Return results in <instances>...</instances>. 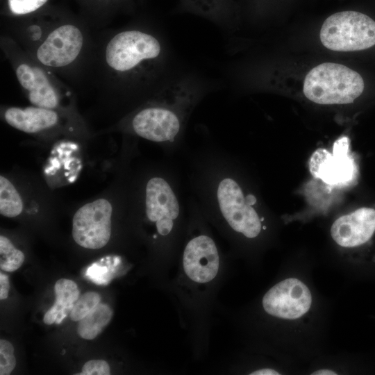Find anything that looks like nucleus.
<instances>
[{
  "label": "nucleus",
  "mask_w": 375,
  "mask_h": 375,
  "mask_svg": "<svg viewBox=\"0 0 375 375\" xmlns=\"http://www.w3.org/2000/svg\"><path fill=\"white\" fill-rule=\"evenodd\" d=\"M349 140L342 137L334 142L333 153L319 149L312 156L310 170L316 178L329 185L349 182L354 173V165L349 156Z\"/></svg>",
  "instance_id": "nucleus-11"
},
{
  "label": "nucleus",
  "mask_w": 375,
  "mask_h": 375,
  "mask_svg": "<svg viewBox=\"0 0 375 375\" xmlns=\"http://www.w3.org/2000/svg\"><path fill=\"white\" fill-rule=\"evenodd\" d=\"M212 192L213 203L233 231L248 238L259 235L264 219L253 206L256 203L253 194H244L238 182L227 174L216 179Z\"/></svg>",
  "instance_id": "nucleus-4"
},
{
  "label": "nucleus",
  "mask_w": 375,
  "mask_h": 375,
  "mask_svg": "<svg viewBox=\"0 0 375 375\" xmlns=\"http://www.w3.org/2000/svg\"><path fill=\"white\" fill-rule=\"evenodd\" d=\"M166 53L164 43L153 32L130 28L109 39L103 60L109 73L127 85L156 75L165 64Z\"/></svg>",
  "instance_id": "nucleus-2"
},
{
  "label": "nucleus",
  "mask_w": 375,
  "mask_h": 375,
  "mask_svg": "<svg viewBox=\"0 0 375 375\" xmlns=\"http://www.w3.org/2000/svg\"><path fill=\"white\" fill-rule=\"evenodd\" d=\"M56 301L45 312L43 322L47 325L59 324L70 314L80 297L77 284L72 280L60 278L54 285Z\"/></svg>",
  "instance_id": "nucleus-16"
},
{
  "label": "nucleus",
  "mask_w": 375,
  "mask_h": 375,
  "mask_svg": "<svg viewBox=\"0 0 375 375\" xmlns=\"http://www.w3.org/2000/svg\"><path fill=\"white\" fill-rule=\"evenodd\" d=\"M101 301L100 295L95 292H88L79 297L70 314V319L79 322L94 310Z\"/></svg>",
  "instance_id": "nucleus-20"
},
{
  "label": "nucleus",
  "mask_w": 375,
  "mask_h": 375,
  "mask_svg": "<svg viewBox=\"0 0 375 375\" xmlns=\"http://www.w3.org/2000/svg\"><path fill=\"white\" fill-rule=\"evenodd\" d=\"M375 233V210L360 208L342 216L331 228L334 241L344 247H356L367 242Z\"/></svg>",
  "instance_id": "nucleus-13"
},
{
  "label": "nucleus",
  "mask_w": 375,
  "mask_h": 375,
  "mask_svg": "<svg viewBox=\"0 0 375 375\" xmlns=\"http://www.w3.org/2000/svg\"><path fill=\"white\" fill-rule=\"evenodd\" d=\"M336 374L337 373H335V372L330 369H319L312 373V375H336Z\"/></svg>",
  "instance_id": "nucleus-26"
},
{
  "label": "nucleus",
  "mask_w": 375,
  "mask_h": 375,
  "mask_svg": "<svg viewBox=\"0 0 375 375\" xmlns=\"http://www.w3.org/2000/svg\"><path fill=\"white\" fill-rule=\"evenodd\" d=\"M47 0H8L12 13L17 15L31 13L42 7Z\"/></svg>",
  "instance_id": "nucleus-22"
},
{
  "label": "nucleus",
  "mask_w": 375,
  "mask_h": 375,
  "mask_svg": "<svg viewBox=\"0 0 375 375\" xmlns=\"http://www.w3.org/2000/svg\"><path fill=\"white\" fill-rule=\"evenodd\" d=\"M25 259L24 253L16 249L9 239L0 236V267L12 272L18 269Z\"/></svg>",
  "instance_id": "nucleus-19"
},
{
  "label": "nucleus",
  "mask_w": 375,
  "mask_h": 375,
  "mask_svg": "<svg viewBox=\"0 0 375 375\" xmlns=\"http://www.w3.org/2000/svg\"><path fill=\"white\" fill-rule=\"evenodd\" d=\"M262 303L265 311L272 316L296 319L309 310L312 297L305 283L297 278H290L269 289Z\"/></svg>",
  "instance_id": "nucleus-10"
},
{
  "label": "nucleus",
  "mask_w": 375,
  "mask_h": 375,
  "mask_svg": "<svg viewBox=\"0 0 375 375\" xmlns=\"http://www.w3.org/2000/svg\"><path fill=\"white\" fill-rule=\"evenodd\" d=\"M145 213L155 224L158 233L167 236L172 231L181 212V205L172 185L164 178H150L145 188Z\"/></svg>",
  "instance_id": "nucleus-9"
},
{
  "label": "nucleus",
  "mask_w": 375,
  "mask_h": 375,
  "mask_svg": "<svg viewBox=\"0 0 375 375\" xmlns=\"http://www.w3.org/2000/svg\"><path fill=\"white\" fill-rule=\"evenodd\" d=\"M185 273L193 281L206 283L213 280L219 267V253L214 240L206 235L192 238L183 256Z\"/></svg>",
  "instance_id": "nucleus-12"
},
{
  "label": "nucleus",
  "mask_w": 375,
  "mask_h": 375,
  "mask_svg": "<svg viewBox=\"0 0 375 375\" xmlns=\"http://www.w3.org/2000/svg\"><path fill=\"white\" fill-rule=\"evenodd\" d=\"M23 210V202L18 192L6 177L0 176V213L7 217H15Z\"/></svg>",
  "instance_id": "nucleus-18"
},
{
  "label": "nucleus",
  "mask_w": 375,
  "mask_h": 375,
  "mask_svg": "<svg viewBox=\"0 0 375 375\" xmlns=\"http://www.w3.org/2000/svg\"><path fill=\"white\" fill-rule=\"evenodd\" d=\"M362 76L338 63L325 62L306 75L303 91L310 101L319 104H345L353 102L363 92Z\"/></svg>",
  "instance_id": "nucleus-3"
},
{
  "label": "nucleus",
  "mask_w": 375,
  "mask_h": 375,
  "mask_svg": "<svg viewBox=\"0 0 375 375\" xmlns=\"http://www.w3.org/2000/svg\"><path fill=\"white\" fill-rule=\"evenodd\" d=\"M108 363L103 360H91L86 362L82 367L83 375H109L110 374Z\"/></svg>",
  "instance_id": "nucleus-23"
},
{
  "label": "nucleus",
  "mask_w": 375,
  "mask_h": 375,
  "mask_svg": "<svg viewBox=\"0 0 375 375\" xmlns=\"http://www.w3.org/2000/svg\"><path fill=\"white\" fill-rule=\"evenodd\" d=\"M178 10L207 19L227 28L233 20V0H179Z\"/></svg>",
  "instance_id": "nucleus-15"
},
{
  "label": "nucleus",
  "mask_w": 375,
  "mask_h": 375,
  "mask_svg": "<svg viewBox=\"0 0 375 375\" xmlns=\"http://www.w3.org/2000/svg\"><path fill=\"white\" fill-rule=\"evenodd\" d=\"M85 35L77 26L65 24L48 31L37 45L34 59L49 69H62L81 56Z\"/></svg>",
  "instance_id": "nucleus-7"
},
{
  "label": "nucleus",
  "mask_w": 375,
  "mask_h": 375,
  "mask_svg": "<svg viewBox=\"0 0 375 375\" xmlns=\"http://www.w3.org/2000/svg\"><path fill=\"white\" fill-rule=\"evenodd\" d=\"M9 281L8 276L3 274V272L0 273V299H6L8 296L9 291Z\"/></svg>",
  "instance_id": "nucleus-24"
},
{
  "label": "nucleus",
  "mask_w": 375,
  "mask_h": 375,
  "mask_svg": "<svg viewBox=\"0 0 375 375\" xmlns=\"http://www.w3.org/2000/svg\"><path fill=\"white\" fill-rule=\"evenodd\" d=\"M251 375H278L280 374L277 371L269 369L264 368L253 372L250 374Z\"/></svg>",
  "instance_id": "nucleus-25"
},
{
  "label": "nucleus",
  "mask_w": 375,
  "mask_h": 375,
  "mask_svg": "<svg viewBox=\"0 0 375 375\" xmlns=\"http://www.w3.org/2000/svg\"><path fill=\"white\" fill-rule=\"evenodd\" d=\"M3 118L12 127L27 133L50 128L58 122V115L55 110L35 106L10 107L4 112Z\"/></svg>",
  "instance_id": "nucleus-14"
},
{
  "label": "nucleus",
  "mask_w": 375,
  "mask_h": 375,
  "mask_svg": "<svg viewBox=\"0 0 375 375\" xmlns=\"http://www.w3.org/2000/svg\"><path fill=\"white\" fill-rule=\"evenodd\" d=\"M320 40L328 49L354 51L375 45V21L356 11H342L329 16L323 23Z\"/></svg>",
  "instance_id": "nucleus-5"
},
{
  "label": "nucleus",
  "mask_w": 375,
  "mask_h": 375,
  "mask_svg": "<svg viewBox=\"0 0 375 375\" xmlns=\"http://www.w3.org/2000/svg\"><path fill=\"white\" fill-rule=\"evenodd\" d=\"M203 86L190 76L166 83L154 98L132 116L130 126L138 136L155 142H174L204 94Z\"/></svg>",
  "instance_id": "nucleus-1"
},
{
  "label": "nucleus",
  "mask_w": 375,
  "mask_h": 375,
  "mask_svg": "<svg viewBox=\"0 0 375 375\" xmlns=\"http://www.w3.org/2000/svg\"><path fill=\"white\" fill-rule=\"evenodd\" d=\"M113 311L106 303H100L88 315L81 319L77 326L78 334L83 339H94L109 324Z\"/></svg>",
  "instance_id": "nucleus-17"
},
{
  "label": "nucleus",
  "mask_w": 375,
  "mask_h": 375,
  "mask_svg": "<svg viewBox=\"0 0 375 375\" xmlns=\"http://www.w3.org/2000/svg\"><path fill=\"white\" fill-rule=\"evenodd\" d=\"M112 207L105 199H99L81 207L74 214L72 236L81 247L99 249L107 244L111 235Z\"/></svg>",
  "instance_id": "nucleus-8"
},
{
  "label": "nucleus",
  "mask_w": 375,
  "mask_h": 375,
  "mask_svg": "<svg viewBox=\"0 0 375 375\" xmlns=\"http://www.w3.org/2000/svg\"><path fill=\"white\" fill-rule=\"evenodd\" d=\"M16 365L14 347L8 340H0V374L9 375Z\"/></svg>",
  "instance_id": "nucleus-21"
},
{
  "label": "nucleus",
  "mask_w": 375,
  "mask_h": 375,
  "mask_svg": "<svg viewBox=\"0 0 375 375\" xmlns=\"http://www.w3.org/2000/svg\"><path fill=\"white\" fill-rule=\"evenodd\" d=\"M13 52V51H12ZM12 53L11 60L17 79L33 106L56 110L62 99L61 85L48 70L34 58H29L18 50Z\"/></svg>",
  "instance_id": "nucleus-6"
}]
</instances>
